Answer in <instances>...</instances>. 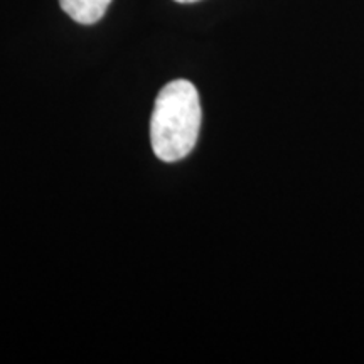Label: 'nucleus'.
<instances>
[{
	"mask_svg": "<svg viewBox=\"0 0 364 364\" xmlns=\"http://www.w3.org/2000/svg\"><path fill=\"white\" fill-rule=\"evenodd\" d=\"M112 0H59V6L78 24H95L107 12Z\"/></svg>",
	"mask_w": 364,
	"mask_h": 364,
	"instance_id": "obj_2",
	"label": "nucleus"
},
{
	"mask_svg": "<svg viewBox=\"0 0 364 364\" xmlns=\"http://www.w3.org/2000/svg\"><path fill=\"white\" fill-rule=\"evenodd\" d=\"M201 102L196 86L188 80H176L159 93L150 118V144L164 162H177L198 142L201 129Z\"/></svg>",
	"mask_w": 364,
	"mask_h": 364,
	"instance_id": "obj_1",
	"label": "nucleus"
},
{
	"mask_svg": "<svg viewBox=\"0 0 364 364\" xmlns=\"http://www.w3.org/2000/svg\"><path fill=\"white\" fill-rule=\"evenodd\" d=\"M176 2H179V4H193V2H198V0H176Z\"/></svg>",
	"mask_w": 364,
	"mask_h": 364,
	"instance_id": "obj_3",
	"label": "nucleus"
}]
</instances>
